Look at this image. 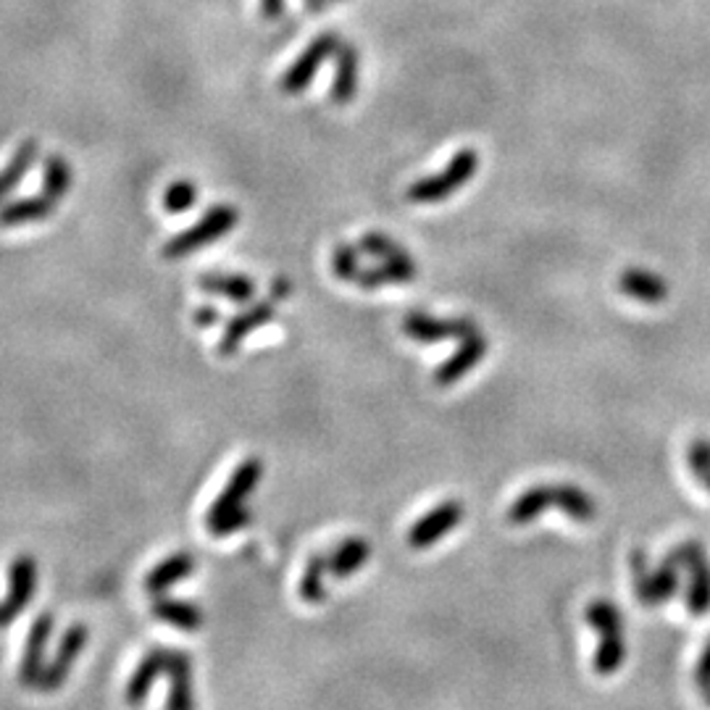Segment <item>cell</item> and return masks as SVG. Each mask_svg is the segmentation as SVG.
Segmentation results:
<instances>
[{
    "label": "cell",
    "instance_id": "1",
    "mask_svg": "<svg viewBox=\"0 0 710 710\" xmlns=\"http://www.w3.org/2000/svg\"><path fill=\"white\" fill-rule=\"evenodd\" d=\"M545 508H561L571 521L579 523H593L597 516V503L576 484H537L516 497L514 506L508 508V523L514 527L532 523Z\"/></svg>",
    "mask_w": 710,
    "mask_h": 710
},
{
    "label": "cell",
    "instance_id": "2",
    "mask_svg": "<svg viewBox=\"0 0 710 710\" xmlns=\"http://www.w3.org/2000/svg\"><path fill=\"white\" fill-rule=\"evenodd\" d=\"M587 623L600 634V647H597L593 668L600 676H613L621 672L623 661H627V640H623V616L613 602L606 597H597L584 610Z\"/></svg>",
    "mask_w": 710,
    "mask_h": 710
},
{
    "label": "cell",
    "instance_id": "3",
    "mask_svg": "<svg viewBox=\"0 0 710 710\" xmlns=\"http://www.w3.org/2000/svg\"><path fill=\"white\" fill-rule=\"evenodd\" d=\"M237 222H240V211H237L235 205L229 203L211 205V209L205 211L192 227L182 229L179 235L169 237V240L164 243L161 256L169 258V261H174V258L198 253V250L209 248V245H214L222 240V237H227L229 232L237 227Z\"/></svg>",
    "mask_w": 710,
    "mask_h": 710
},
{
    "label": "cell",
    "instance_id": "4",
    "mask_svg": "<svg viewBox=\"0 0 710 710\" xmlns=\"http://www.w3.org/2000/svg\"><path fill=\"white\" fill-rule=\"evenodd\" d=\"M476 169H480V153L474 148L458 150L442 171L416 179L408 188L406 198L416 205H435L448 201L450 195H455L463 184H469L474 179Z\"/></svg>",
    "mask_w": 710,
    "mask_h": 710
},
{
    "label": "cell",
    "instance_id": "5",
    "mask_svg": "<svg viewBox=\"0 0 710 710\" xmlns=\"http://www.w3.org/2000/svg\"><path fill=\"white\" fill-rule=\"evenodd\" d=\"M340 45L342 40L337 32L329 30V32H322V35H316L308 45H305L301 56L288 66V71H284L280 79V90L288 92V95H297V92L308 90V84L314 82L318 69H322L329 58H335V53Z\"/></svg>",
    "mask_w": 710,
    "mask_h": 710
},
{
    "label": "cell",
    "instance_id": "6",
    "mask_svg": "<svg viewBox=\"0 0 710 710\" xmlns=\"http://www.w3.org/2000/svg\"><path fill=\"white\" fill-rule=\"evenodd\" d=\"M88 636L90 632L84 623H71V627L66 629V634L61 636V642H58V650L56 655H53V661L45 663V672L40 676L35 689H40V692H56V689H61L66 676L71 674L77 658L82 655L84 645H88Z\"/></svg>",
    "mask_w": 710,
    "mask_h": 710
},
{
    "label": "cell",
    "instance_id": "7",
    "mask_svg": "<svg viewBox=\"0 0 710 710\" xmlns=\"http://www.w3.org/2000/svg\"><path fill=\"white\" fill-rule=\"evenodd\" d=\"M681 566L689 571L687 587V610L692 616H706L710 610V561L700 542H681L674 548Z\"/></svg>",
    "mask_w": 710,
    "mask_h": 710
},
{
    "label": "cell",
    "instance_id": "8",
    "mask_svg": "<svg viewBox=\"0 0 710 710\" xmlns=\"http://www.w3.org/2000/svg\"><path fill=\"white\" fill-rule=\"evenodd\" d=\"M403 331L416 342H440V340H463L474 335L476 324L471 318H435L424 311H410L403 318Z\"/></svg>",
    "mask_w": 710,
    "mask_h": 710
},
{
    "label": "cell",
    "instance_id": "9",
    "mask_svg": "<svg viewBox=\"0 0 710 710\" xmlns=\"http://www.w3.org/2000/svg\"><path fill=\"white\" fill-rule=\"evenodd\" d=\"M261 476H263V463L258 461V458H245L240 466L232 471L229 482L224 484L222 495L211 503L205 521L218 519V516L229 514V510L243 508L245 500H248V495L253 493V489L258 487V482H261Z\"/></svg>",
    "mask_w": 710,
    "mask_h": 710
},
{
    "label": "cell",
    "instance_id": "10",
    "mask_svg": "<svg viewBox=\"0 0 710 710\" xmlns=\"http://www.w3.org/2000/svg\"><path fill=\"white\" fill-rule=\"evenodd\" d=\"M463 503L461 500H444L437 508H431L427 516H421L419 521L410 527L408 545L414 550H427L442 540L444 534H450L458 523L463 521Z\"/></svg>",
    "mask_w": 710,
    "mask_h": 710
},
{
    "label": "cell",
    "instance_id": "11",
    "mask_svg": "<svg viewBox=\"0 0 710 710\" xmlns=\"http://www.w3.org/2000/svg\"><path fill=\"white\" fill-rule=\"evenodd\" d=\"M277 308H274V297L271 301H261L256 305H248V308L240 311L237 316H232L227 322V327L222 331V340H218V356L229 358L240 350V345L253 335L256 329L267 327V324L274 318Z\"/></svg>",
    "mask_w": 710,
    "mask_h": 710
},
{
    "label": "cell",
    "instance_id": "12",
    "mask_svg": "<svg viewBox=\"0 0 710 710\" xmlns=\"http://www.w3.org/2000/svg\"><path fill=\"white\" fill-rule=\"evenodd\" d=\"M53 627H56V621H53L50 613L37 616V621L32 623L24 642L22 663H19V681H22V687H37L40 676L45 672V650H48Z\"/></svg>",
    "mask_w": 710,
    "mask_h": 710
},
{
    "label": "cell",
    "instance_id": "13",
    "mask_svg": "<svg viewBox=\"0 0 710 710\" xmlns=\"http://www.w3.org/2000/svg\"><path fill=\"white\" fill-rule=\"evenodd\" d=\"M487 350H489V345H487V340H484V335H480V331L463 337L461 348H458L455 353L448 358V361H442L440 367H437L435 382L440 384V387H450V384L463 380V376H466L469 371H474L476 363L487 356Z\"/></svg>",
    "mask_w": 710,
    "mask_h": 710
},
{
    "label": "cell",
    "instance_id": "14",
    "mask_svg": "<svg viewBox=\"0 0 710 710\" xmlns=\"http://www.w3.org/2000/svg\"><path fill=\"white\" fill-rule=\"evenodd\" d=\"M58 201L56 198L45 195L43 190L37 195L16 198V201H5L0 205V227L13 229V227H26V224L45 222L56 214Z\"/></svg>",
    "mask_w": 710,
    "mask_h": 710
},
{
    "label": "cell",
    "instance_id": "15",
    "mask_svg": "<svg viewBox=\"0 0 710 710\" xmlns=\"http://www.w3.org/2000/svg\"><path fill=\"white\" fill-rule=\"evenodd\" d=\"M37 593V561L32 555H16L9 568V595H5V608L16 619L22 610L30 608L32 597Z\"/></svg>",
    "mask_w": 710,
    "mask_h": 710
},
{
    "label": "cell",
    "instance_id": "16",
    "mask_svg": "<svg viewBox=\"0 0 710 710\" xmlns=\"http://www.w3.org/2000/svg\"><path fill=\"white\" fill-rule=\"evenodd\" d=\"M166 674H169V698H166V710H195L190 655L182 653V650H171Z\"/></svg>",
    "mask_w": 710,
    "mask_h": 710
},
{
    "label": "cell",
    "instance_id": "17",
    "mask_svg": "<svg viewBox=\"0 0 710 710\" xmlns=\"http://www.w3.org/2000/svg\"><path fill=\"white\" fill-rule=\"evenodd\" d=\"M358 69H361V56L356 45L342 43L335 53V82H331V103L348 105L358 95Z\"/></svg>",
    "mask_w": 710,
    "mask_h": 710
},
{
    "label": "cell",
    "instance_id": "18",
    "mask_svg": "<svg viewBox=\"0 0 710 710\" xmlns=\"http://www.w3.org/2000/svg\"><path fill=\"white\" fill-rule=\"evenodd\" d=\"M419 269H416V261L410 256L406 258H387V261L376 263L371 269H361V274L356 277V288L361 290H380L387 288V284H408L416 280Z\"/></svg>",
    "mask_w": 710,
    "mask_h": 710
},
{
    "label": "cell",
    "instance_id": "19",
    "mask_svg": "<svg viewBox=\"0 0 710 710\" xmlns=\"http://www.w3.org/2000/svg\"><path fill=\"white\" fill-rule=\"evenodd\" d=\"M37 158H40V145L35 137H26V140L19 143V148L13 150L9 164L0 169V205L9 201L13 192L19 190V184L24 182L26 174L35 169Z\"/></svg>",
    "mask_w": 710,
    "mask_h": 710
},
{
    "label": "cell",
    "instance_id": "20",
    "mask_svg": "<svg viewBox=\"0 0 710 710\" xmlns=\"http://www.w3.org/2000/svg\"><path fill=\"white\" fill-rule=\"evenodd\" d=\"M169 653L171 650H164V647L150 650V653L140 661V666L135 668V674L129 676V685H127V692H124V698H127L132 708L143 706L153 685H156L158 676L166 674V666H169Z\"/></svg>",
    "mask_w": 710,
    "mask_h": 710
},
{
    "label": "cell",
    "instance_id": "21",
    "mask_svg": "<svg viewBox=\"0 0 710 710\" xmlns=\"http://www.w3.org/2000/svg\"><path fill=\"white\" fill-rule=\"evenodd\" d=\"M150 610L158 621L169 623V627L174 629H182V632H198V629L203 627V610L201 606H195V602L156 595V600L150 602Z\"/></svg>",
    "mask_w": 710,
    "mask_h": 710
},
{
    "label": "cell",
    "instance_id": "22",
    "mask_svg": "<svg viewBox=\"0 0 710 710\" xmlns=\"http://www.w3.org/2000/svg\"><path fill=\"white\" fill-rule=\"evenodd\" d=\"M198 288L209 295L227 297L232 303H250L256 295V282L245 274H229V271H209L198 280Z\"/></svg>",
    "mask_w": 710,
    "mask_h": 710
},
{
    "label": "cell",
    "instance_id": "23",
    "mask_svg": "<svg viewBox=\"0 0 710 710\" xmlns=\"http://www.w3.org/2000/svg\"><path fill=\"white\" fill-rule=\"evenodd\" d=\"M619 290L634 301L658 305L668 297V282L663 277L645 269H627L619 280Z\"/></svg>",
    "mask_w": 710,
    "mask_h": 710
},
{
    "label": "cell",
    "instance_id": "24",
    "mask_svg": "<svg viewBox=\"0 0 710 710\" xmlns=\"http://www.w3.org/2000/svg\"><path fill=\"white\" fill-rule=\"evenodd\" d=\"M192 571H195V559H192L190 553H174L158 563L156 568L148 571V576H145V589H148L150 595H164L169 587L188 579Z\"/></svg>",
    "mask_w": 710,
    "mask_h": 710
},
{
    "label": "cell",
    "instance_id": "25",
    "mask_svg": "<svg viewBox=\"0 0 710 710\" xmlns=\"http://www.w3.org/2000/svg\"><path fill=\"white\" fill-rule=\"evenodd\" d=\"M371 559V545L363 537H348L329 553V574L335 579H348L358 568H363Z\"/></svg>",
    "mask_w": 710,
    "mask_h": 710
},
{
    "label": "cell",
    "instance_id": "26",
    "mask_svg": "<svg viewBox=\"0 0 710 710\" xmlns=\"http://www.w3.org/2000/svg\"><path fill=\"white\" fill-rule=\"evenodd\" d=\"M679 571H685V566H681L676 550H672V553L658 563V568L653 571V595H650V608L666 606V602L679 593Z\"/></svg>",
    "mask_w": 710,
    "mask_h": 710
},
{
    "label": "cell",
    "instance_id": "27",
    "mask_svg": "<svg viewBox=\"0 0 710 710\" xmlns=\"http://www.w3.org/2000/svg\"><path fill=\"white\" fill-rule=\"evenodd\" d=\"M327 571H329V553H316L311 555L308 563H305L303 579H301V597L308 606H322L327 600Z\"/></svg>",
    "mask_w": 710,
    "mask_h": 710
},
{
    "label": "cell",
    "instance_id": "28",
    "mask_svg": "<svg viewBox=\"0 0 710 710\" xmlns=\"http://www.w3.org/2000/svg\"><path fill=\"white\" fill-rule=\"evenodd\" d=\"M71 188H75V169H71V164L66 161L61 153H50L48 158H43V192L45 195L61 201V198Z\"/></svg>",
    "mask_w": 710,
    "mask_h": 710
},
{
    "label": "cell",
    "instance_id": "29",
    "mask_svg": "<svg viewBox=\"0 0 710 710\" xmlns=\"http://www.w3.org/2000/svg\"><path fill=\"white\" fill-rule=\"evenodd\" d=\"M198 195H201V190H198V184L192 179H177L164 192V211L166 214H184V211H190L198 203Z\"/></svg>",
    "mask_w": 710,
    "mask_h": 710
},
{
    "label": "cell",
    "instance_id": "30",
    "mask_svg": "<svg viewBox=\"0 0 710 710\" xmlns=\"http://www.w3.org/2000/svg\"><path fill=\"white\" fill-rule=\"evenodd\" d=\"M358 250L371 258H380V261L410 256L401 243H395L390 235H382V232H369V235H363L361 240H358Z\"/></svg>",
    "mask_w": 710,
    "mask_h": 710
},
{
    "label": "cell",
    "instance_id": "31",
    "mask_svg": "<svg viewBox=\"0 0 710 710\" xmlns=\"http://www.w3.org/2000/svg\"><path fill=\"white\" fill-rule=\"evenodd\" d=\"M629 566H632V587H634L636 600H640L645 608H650V595H653V571L647 566L645 550L642 548L632 550Z\"/></svg>",
    "mask_w": 710,
    "mask_h": 710
},
{
    "label": "cell",
    "instance_id": "32",
    "mask_svg": "<svg viewBox=\"0 0 710 710\" xmlns=\"http://www.w3.org/2000/svg\"><path fill=\"white\" fill-rule=\"evenodd\" d=\"M358 253L361 250L353 248V245L348 243H340L335 248V253H331V271H335L337 280L342 282H356V277L361 274V263H358Z\"/></svg>",
    "mask_w": 710,
    "mask_h": 710
},
{
    "label": "cell",
    "instance_id": "33",
    "mask_svg": "<svg viewBox=\"0 0 710 710\" xmlns=\"http://www.w3.org/2000/svg\"><path fill=\"white\" fill-rule=\"evenodd\" d=\"M250 521H253V514L243 506L237 510H229V514L218 516V519L205 521V527H209V532L214 537H227V534L243 532L245 527H250Z\"/></svg>",
    "mask_w": 710,
    "mask_h": 710
},
{
    "label": "cell",
    "instance_id": "34",
    "mask_svg": "<svg viewBox=\"0 0 710 710\" xmlns=\"http://www.w3.org/2000/svg\"><path fill=\"white\" fill-rule=\"evenodd\" d=\"M687 463H689V471H692L695 480L702 482L708 487L710 484V440H706V437H698V440L689 442Z\"/></svg>",
    "mask_w": 710,
    "mask_h": 710
},
{
    "label": "cell",
    "instance_id": "35",
    "mask_svg": "<svg viewBox=\"0 0 710 710\" xmlns=\"http://www.w3.org/2000/svg\"><path fill=\"white\" fill-rule=\"evenodd\" d=\"M695 685H698L700 692L710 689V640H708L706 650H702L698 666H695Z\"/></svg>",
    "mask_w": 710,
    "mask_h": 710
},
{
    "label": "cell",
    "instance_id": "36",
    "mask_svg": "<svg viewBox=\"0 0 710 710\" xmlns=\"http://www.w3.org/2000/svg\"><path fill=\"white\" fill-rule=\"evenodd\" d=\"M284 9H288V0H261V16L267 19V22L282 19Z\"/></svg>",
    "mask_w": 710,
    "mask_h": 710
},
{
    "label": "cell",
    "instance_id": "37",
    "mask_svg": "<svg viewBox=\"0 0 710 710\" xmlns=\"http://www.w3.org/2000/svg\"><path fill=\"white\" fill-rule=\"evenodd\" d=\"M218 322H222V314H218L214 305H203V308L195 311V324L201 329L214 327V324H218Z\"/></svg>",
    "mask_w": 710,
    "mask_h": 710
},
{
    "label": "cell",
    "instance_id": "38",
    "mask_svg": "<svg viewBox=\"0 0 710 710\" xmlns=\"http://www.w3.org/2000/svg\"><path fill=\"white\" fill-rule=\"evenodd\" d=\"M290 292H292V284H290L288 277H280V280H274V284H271V297H274V301H277V297L282 301V297H288Z\"/></svg>",
    "mask_w": 710,
    "mask_h": 710
},
{
    "label": "cell",
    "instance_id": "39",
    "mask_svg": "<svg viewBox=\"0 0 710 710\" xmlns=\"http://www.w3.org/2000/svg\"><path fill=\"white\" fill-rule=\"evenodd\" d=\"M303 3H305V9L314 13V16H322V13L327 11L329 0H303Z\"/></svg>",
    "mask_w": 710,
    "mask_h": 710
},
{
    "label": "cell",
    "instance_id": "40",
    "mask_svg": "<svg viewBox=\"0 0 710 710\" xmlns=\"http://www.w3.org/2000/svg\"><path fill=\"white\" fill-rule=\"evenodd\" d=\"M13 621H16V619H13V616L9 613V608H5V602H0V629H9Z\"/></svg>",
    "mask_w": 710,
    "mask_h": 710
},
{
    "label": "cell",
    "instance_id": "41",
    "mask_svg": "<svg viewBox=\"0 0 710 710\" xmlns=\"http://www.w3.org/2000/svg\"><path fill=\"white\" fill-rule=\"evenodd\" d=\"M702 700H706V706L710 708V689H706V692H702Z\"/></svg>",
    "mask_w": 710,
    "mask_h": 710
},
{
    "label": "cell",
    "instance_id": "42",
    "mask_svg": "<svg viewBox=\"0 0 710 710\" xmlns=\"http://www.w3.org/2000/svg\"><path fill=\"white\" fill-rule=\"evenodd\" d=\"M708 489H710V484H708Z\"/></svg>",
    "mask_w": 710,
    "mask_h": 710
}]
</instances>
